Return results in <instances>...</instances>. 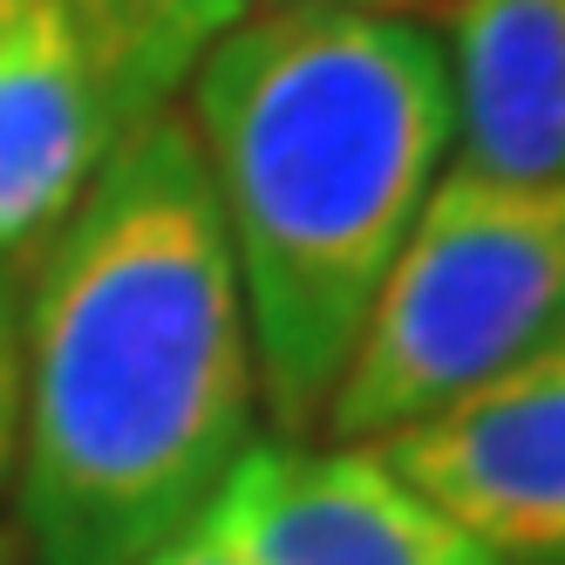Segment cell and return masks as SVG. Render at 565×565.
Returning <instances> with one entry per match:
<instances>
[{
    "instance_id": "cell-1",
    "label": "cell",
    "mask_w": 565,
    "mask_h": 565,
    "mask_svg": "<svg viewBox=\"0 0 565 565\" xmlns=\"http://www.w3.org/2000/svg\"><path fill=\"white\" fill-rule=\"evenodd\" d=\"M246 294L178 109L116 137L21 300V524L42 565H143L253 443Z\"/></svg>"
},
{
    "instance_id": "cell-2",
    "label": "cell",
    "mask_w": 565,
    "mask_h": 565,
    "mask_svg": "<svg viewBox=\"0 0 565 565\" xmlns=\"http://www.w3.org/2000/svg\"><path fill=\"white\" fill-rule=\"evenodd\" d=\"M184 89L246 294L259 402L279 436L307 443L457 143L450 55L409 14L253 8Z\"/></svg>"
},
{
    "instance_id": "cell-3",
    "label": "cell",
    "mask_w": 565,
    "mask_h": 565,
    "mask_svg": "<svg viewBox=\"0 0 565 565\" xmlns=\"http://www.w3.org/2000/svg\"><path fill=\"white\" fill-rule=\"evenodd\" d=\"M565 334V178L443 171L328 395L334 443H382Z\"/></svg>"
},
{
    "instance_id": "cell-4",
    "label": "cell",
    "mask_w": 565,
    "mask_h": 565,
    "mask_svg": "<svg viewBox=\"0 0 565 565\" xmlns=\"http://www.w3.org/2000/svg\"><path fill=\"white\" fill-rule=\"evenodd\" d=\"M361 450L498 565H565V334Z\"/></svg>"
},
{
    "instance_id": "cell-5",
    "label": "cell",
    "mask_w": 565,
    "mask_h": 565,
    "mask_svg": "<svg viewBox=\"0 0 565 565\" xmlns=\"http://www.w3.org/2000/svg\"><path fill=\"white\" fill-rule=\"evenodd\" d=\"M205 518L238 565H498L361 443H246Z\"/></svg>"
},
{
    "instance_id": "cell-6",
    "label": "cell",
    "mask_w": 565,
    "mask_h": 565,
    "mask_svg": "<svg viewBox=\"0 0 565 565\" xmlns=\"http://www.w3.org/2000/svg\"><path fill=\"white\" fill-rule=\"evenodd\" d=\"M124 124L55 0H0V273L34 266Z\"/></svg>"
},
{
    "instance_id": "cell-7",
    "label": "cell",
    "mask_w": 565,
    "mask_h": 565,
    "mask_svg": "<svg viewBox=\"0 0 565 565\" xmlns=\"http://www.w3.org/2000/svg\"><path fill=\"white\" fill-rule=\"evenodd\" d=\"M457 150L491 178H565V0H450Z\"/></svg>"
},
{
    "instance_id": "cell-8",
    "label": "cell",
    "mask_w": 565,
    "mask_h": 565,
    "mask_svg": "<svg viewBox=\"0 0 565 565\" xmlns=\"http://www.w3.org/2000/svg\"><path fill=\"white\" fill-rule=\"evenodd\" d=\"M55 8L83 34L116 124L137 130L143 116L178 103L191 68L246 14V0H55Z\"/></svg>"
},
{
    "instance_id": "cell-9",
    "label": "cell",
    "mask_w": 565,
    "mask_h": 565,
    "mask_svg": "<svg viewBox=\"0 0 565 565\" xmlns=\"http://www.w3.org/2000/svg\"><path fill=\"white\" fill-rule=\"evenodd\" d=\"M21 457V294L14 273H0V483Z\"/></svg>"
},
{
    "instance_id": "cell-10",
    "label": "cell",
    "mask_w": 565,
    "mask_h": 565,
    "mask_svg": "<svg viewBox=\"0 0 565 565\" xmlns=\"http://www.w3.org/2000/svg\"><path fill=\"white\" fill-rule=\"evenodd\" d=\"M143 565H238L232 552H225V539L212 532V518H198L191 532H178L157 558H143Z\"/></svg>"
},
{
    "instance_id": "cell-11",
    "label": "cell",
    "mask_w": 565,
    "mask_h": 565,
    "mask_svg": "<svg viewBox=\"0 0 565 565\" xmlns=\"http://www.w3.org/2000/svg\"><path fill=\"white\" fill-rule=\"evenodd\" d=\"M253 8H354V14H409L423 8V0H246V14Z\"/></svg>"
},
{
    "instance_id": "cell-12",
    "label": "cell",
    "mask_w": 565,
    "mask_h": 565,
    "mask_svg": "<svg viewBox=\"0 0 565 565\" xmlns=\"http://www.w3.org/2000/svg\"><path fill=\"white\" fill-rule=\"evenodd\" d=\"M0 565H21V552H14V532H0Z\"/></svg>"
}]
</instances>
